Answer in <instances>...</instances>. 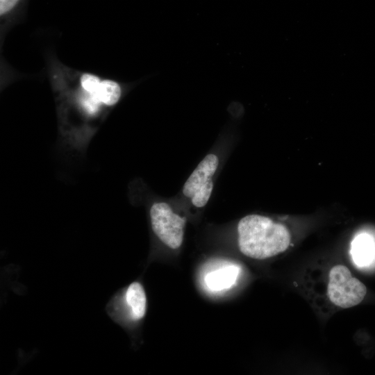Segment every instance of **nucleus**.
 Returning <instances> with one entry per match:
<instances>
[{
  "label": "nucleus",
  "mask_w": 375,
  "mask_h": 375,
  "mask_svg": "<svg viewBox=\"0 0 375 375\" xmlns=\"http://www.w3.org/2000/svg\"><path fill=\"white\" fill-rule=\"evenodd\" d=\"M81 83L83 88L91 94H97L101 83L99 78L90 74H83L81 76Z\"/></svg>",
  "instance_id": "nucleus-10"
},
{
  "label": "nucleus",
  "mask_w": 375,
  "mask_h": 375,
  "mask_svg": "<svg viewBox=\"0 0 375 375\" xmlns=\"http://www.w3.org/2000/svg\"><path fill=\"white\" fill-rule=\"evenodd\" d=\"M327 294L335 306L343 308L353 307L360 303L367 293L365 285L352 276L344 265L333 267L329 272Z\"/></svg>",
  "instance_id": "nucleus-4"
},
{
  "label": "nucleus",
  "mask_w": 375,
  "mask_h": 375,
  "mask_svg": "<svg viewBox=\"0 0 375 375\" xmlns=\"http://www.w3.org/2000/svg\"><path fill=\"white\" fill-rule=\"evenodd\" d=\"M21 0H0L1 16L12 12L20 3Z\"/></svg>",
  "instance_id": "nucleus-11"
},
{
  "label": "nucleus",
  "mask_w": 375,
  "mask_h": 375,
  "mask_svg": "<svg viewBox=\"0 0 375 375\" xmlns=\"http://www.w3.org/2000/svg\"><path fill=\"white\" fill-rule=\"evenodd\" d=\"M238 243L246 256L263 260L285 251L290 234L282 224L260 215H249L238 224Z\"/></svg>",
  "instance_id": "nucleus-1"
},
{
  "label": "nucleus",
  "mask_w": 375,
  "mask_h": 375,
  "mask_svg": "<svg viewBox=\"0 0 375 375\" xmlns=\"http://www.w3.org/2000/svg\"><path fill=\"white\" fill-rule=\"evenodd\" d=\"M147 299L142 285L135 281L121 294L115 295L108 303L107 310L115 320L126 318L136 322L142 320L147 312Z\"/></svg>",
  "instance_id": "nucleus-5"
},
{
  "label": "nucleus",
  "mask_w": 375,
  "mask_h": 375,
  "mask_svg": "<svg viewBox=\"0 0 375 375\" xmlns=\"http://www.w3.org/2000/svg\"><path fill=\"white\" fill-rule=\"evenodd\" d=\"M350 253L359 267L370 265L375 260V240L367 233L358 234L352 240Z\"/></svg>",
  "instance_id": "nucleus-6"
},
{
  "label": "nucleus",
  "mask_w": 375,
  "mask_h": 375,
  "mask_svg": "<svg viewBox=\"0 0 375 375\" xmlns=\"http://www.w3.org/2000/svg\"><path fill=\"white\" fill-rule=\"evenodd\" d=\"M97 95L103 104L106 106L115 105L121 96L120 86L112 81H103L101 82Z\"/></svg>",
  "instance_id": "nucleus-8"
},
{
  "label": "nucleus",
  "mask_w": 375,
  "mask_h": 375,
  "mask_svg": "<svg viewBox=\"0 0 375 375\" xmlns=\"http://www.w3.org/2000/svg\"><path fill=\"white\" fill-rule=\"evenodd\" d=\"M239 267L235 265H227L208 272L204 283L208 290L219 292L229 289L236 282Z\"/></svg>",
  "instance_id": "nucleus-7"
},
{
  "label": "nucleus",
  "mask_w": 375,
  "mask_h": 375,
  "mask_svg": "<svg viewBox=\"0 0 375 375\" xmlns=\"http://www.w3.org/2000/svg\"><path fill=\"white\" fill-rule=\"evenodd\" d=\"M219 166V156L215 153H208L185 181L182 194L192 206L202 208L208 203L213 191L214 178Z\"/></svg>",
  "instance_id": "nucleus-3"
},
{
  "label": "nucleus",
  "mask_w": 375,
  "mask_h": 375,
  "mask_svg": "<svg viewBox=\"0 0 375 375\" xmlns=\"http://www.w3.org/2000/svg\"><path fill=\"white\" fill-rule=\"evenodd\" d=\"M152 231L160 241L172 249H178L183 242L185 217L176 213L166 201H156L149 208Z\"/></svg>",
  "instance_id": "nucleus-2"
},
{
  "label": "nucleus",
  "mask_w": 375,
  "mask_h": 375,
  "mask_svg": "<svg viewBox=\"0 0 375 375\" xmlns=\"http://www.w3.org/2000/svg\"><path fill=\"white\" fill-rule=\"evenodd\" d=\"M81 103L86 112L90 115L95 114L102 104L97 94H91L87 92L82 97Z\"/></svg>",
  "instance_id": "nucleus-9"
}]
</instances>
